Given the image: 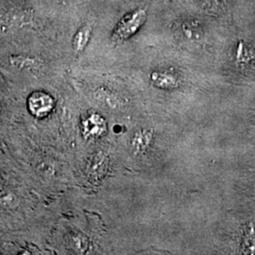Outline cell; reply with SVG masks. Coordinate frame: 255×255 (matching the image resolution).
Wrapping results in <instances>:
<instances>
[{"mask_svg":"<svg viewBox=\"0 0 255 255\" xmlns=\"http://www.w3.org/2000/svg\"><path fill=\"white\" fill-rule=\"evenodd\" d=\"M147 19L145 9L138 8L128 12L119 20L112 33V41L115 44H121L134 35Z\"/></svg>","mask_w":255,"mask_h":255,"instance_id":"6da1fadb","label":"cell"},{"mask_svg":"<svg viewBox=\"0 0 255 255\" xmlns=\"http://www.w3.org/2000/svg\"><path fill=\"white\" fill-rule=\"evenodd\" d=\"M53 98L45 92H33L27 100V108L35 118H45L54 108Z\"/></svg>","mask_w":255,"mask_h":255,"instance_id":"7a4b0ae2","label":"cell"},{"mask_svg":"<svg viewBox=\"0 0 255 255\" xmlns=\"http://www.w3.org/2000/svg\"><path fill=\"white\" fill-rule=\"evenodd\" d=\"M82 129L87 139H99L106 133V121L101 115L92 114L82 121Z\"/></svg>","mask_w":255,"mask_h":255,"instance_id":"3957f363","label":"cell"},{"mask_svg":"<svg viewBox=\"0 0 255 255\" xmlns=\"http://www.w3.org/2000/svg\"><path fill=\"white\" fill-rule=\"evenodd\" d=\"M152 140V133L148 129H139L131 137L130 146L136 153L145 152Z\"/></svg>","mask_w":255,"mask_h":255,"instance_id":"277c9868","label":"cell"},{"mask_svg":"<svg viewBox=\"0 0 255 255\" xmlns=\"http://www.w3.org/2000/svg\"><path fill=\"white\" fill-rule=\"evenodd\" d=\"M92 35V27L89 25H84L75 33L72 40L74 51L77 53L82 52L88 45Z\"/></svg>","mask_w":255,"mask_h":255,"instance_id":"5b68a950","label":"cell"},{"mask_svg":"<svg viewBox=\"0 0 255 255\" xmlns=\"http://www.w3.org/2000/svg\"><path fill=\"white\" fill-rule=\"evenodd\" d=\"M150 79L155 86L160 88H168L175 84L173 77L166 72H153L150 76Z\"/></svg>","mask_w":255,"mask_h":255,"instance_id":"8992f818","label":"cell"},{"mask_svg":"<svg viewBox=\"0 0 255 255\" xmlns=\"http://www.w3.org/2000/svg\"><path fill=\"white\" fill-rule=\"evenodd\" d=\"M9 62L13 66H16L18 68H28L36 64L33 58L24 56H12L9 58Z\"/></svg>","mask_w":255,"mask_h":255,"instance_id":"52a82bcc","label":"cell"},{"mask_svg":"<svg viewBox=\"0 0 255 255\" xmlns=\"http://www.w3.org/2000/svg\"><path fill=\"white\" fill-rule=\"evenodd\" d=\"M64 1H67V0H64Z\"/></svg>","mask_w":255,"mask_h":255,"instance_id":"ba28073f","label":"cell"}]
</instances>
